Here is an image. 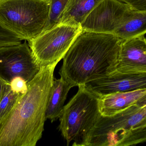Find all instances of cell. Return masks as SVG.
<instances>
[{"instance_id": "obj_1", "label": "cell", "mask_w": 146, "mask_h": 146, "mask_svg": "<svg viewBox=\"0 0 146 146\" xmlns=\"http://www.w3.org/2000/svg\"><path fill=\"white\" fill-rule=\"evenodd\" d=\"M57 64L41 67L27 89L0 124V146H35L41 139Z\"/></svg>"}, {"instance_id": "obj_2", "label": "cell", "mask_w": 146, "mask_h": 146, "mask_svg": "<svg viewBox=\"0 0 146 146\" xmlns=\"http://www.w3.org/2000/svg\"><path fill=\"white\" fill-rule=\"evenodd\" d=\"M123 40L113 34L82 31L63 57L60 75L78 87L114 73Z\"/></svg>"}, {"instance_id": "obj_3", "label": "cell", "mask_w": 146, "mask_h": 146, "mask_svg": "<svg viewBox=\"0 0 146 146\" xmlns=\"http://www.w3.org/2000/svg\"><path fill=\"white\" fill-rule=\"evenodd\" d=\"M145 106L137 104L110 116H100L85 146H127L146 142Z\"/></svg>"}, {"instance_id": "obj_4", "label": "cell", "mask_w": 146, "mask_h": 146, "mask_svg": "<svg viewBox=\"0 0 146 146\" xmlns=\"http://www.w3.org/2000/svg\"><path fill=\"white\" fill-rule=\"evenodd\" d=\"M50 4V0H0V25L29 41L42 31Z\"/></svg>"}, {"instance_id": "obj_5", "label": "cell", "mask_w": 146, "mask_h": 146, "mask_svg": "<svg viewBox=\"0 0 146 146\" xmlns=\"http://www.w3.org/2000/svg\"><path fill=\"white\" fill-rule=\"evenodd\" d=\"M65 105L60 117L59 130L67 145L85 146L87 139L100 115L99 98L84 85Z\"/></svg>"}, {"instance_id": "obj_6", "label": "cell", "mask_w": 146, "mask_h": 146, "mask_svg": "<svg viewBox=\"0 0 146 146\" xmlns=\"http://www.w3.org/2000/svg\"><path fill=\"white\" fill-rule=\"evenodd\" d=\"M82 31L81 25L58 23L28 41L41 67L57 64Z\"/></svg>"}, {"instance_id": "obj_7", "label": "cell", "mask_w": 146, "mask_h": 146, "mask_svg": "<svg viewBox=\"0 0 146 146\" xmlns=\"http://www.w3.org/2000/svg\"><path fill=\"white\" fill-rule=\"evenodd\" d=\"M40 68L27 41L0 48V77L9 84L17 77L28 83Z\"/></svg>"}, {"instance_id": "obj_8", "label": "cell", "mask_w": 146, "mask_h": 146, "mask_svg": "<svg viewBox=\"0 0 146 146\" xmlns=\"http://www.w3.org/2000/svg\"><path fill=\"white\" fill-rule=\"evenodd\" d=\"M132 9L118 0H104L81 24L82 31L113 34Z\"/></svg>"}, {"instance_id": "obj_9", "label": "cell", "mask_w": 146, "mask_h": 146, "mask_svg": "<svg viewBox=\"0 0 146 146\" xmlns=\"http://www.w3.org/2000/svg\"><path fill=\"white\" fill-rule=\"evenodd\" d=\"M84 85L99 99L113 93L146 88V73H121L115 72Z\"/></svg>"}, {"instance_id": "obj_10", "label": "cell", "mask_w": 146, "mask_h": 146, "mask_svg": "<svg viewBox=\"0 0 146 146\" xmlns=\"http://www.w3.org/2000/svg\"><path fill=\"white\" fill-rule=\"evenodd\" d=\"M115 72L121 73H146L145 36L123 40Z\"/></svg>"}, {"instance_id": "obj_11", "label": "cell", "mask_w": 146, "mask_h": 146, "mask_svg": "<svg viewBox=\"0 0 146 146\" xmlns=\"http://www.w3.org/2000/svg\"><path fill=\"white\" fill-rule=\"evenodd\" d=\"M146 96V88L117 93L99 99L100 115L110 116L138 103Z\"/></svg>"}, {"instance_id": "obj_12", "label": "cell", "mask_w": 146, "mask_h": 146, "mask_svg": "<svg viewBox=\"0 0 146 146\" xmlns=\"http://www.w3.org/2000/svg\"><path fill=\"white\" fill-rule=\"evenodd\" d=\"M73 87L72 84L62 77L54 79L46 108V120L49 119L53 123L60 118L68 92Z\"/></svg>"}, {"instance_id": "obj_13", "label": "cell", "mask_w": 146, "mask_h": 146, "mask_svg": "<svg viewBox=\"0 0 146 146\" xmlns=\"http://www.w3.org/2000/svg\"><path fill=\"white\" fill-rule=\"evenodd\" d=\"M103 1L69 0L58 23L80 25L93 9Z\"/></svg>"}, {"instance_id": "obj_14", "label": "cell", "mask_w": 146, "mask_h": 146, "mask_svg": "<svg viewBox=\"0 0 146 146\" xmlns=\"http://www.w3.org/2000/svg\"><path fill=\"white\" fill-rule=\"evenodd\" d=\"M146 33V11L131 10L113 35L125 40Z\"/></svg>"}, {"instance_id": "obj_15", "label": "cell", "mask_w": 146, "mask_h": 146, "mask_svg": "<svg viewBox=\"0 0 146 146\" xmlns=\"http://www.w3.org/2000/svg\"><path fill=\"white\" fill-rule=\"evenodd\" d=\"M24 94L15 91L10 85L0 102V124L12 111Z\"/></svg>"}, {"instance_id": "obj_16", "label": "cell", "mask_w": 146, "mask_h": 146, "mask_svg": "<svg viewBox=\"0 0 146 146\" xmlns=\"http://www.w3.org/2000/svg\"><path fill=\"white\" fill-rule=\"evenodd\" d=\"M50 8L48 20L42 31L52 28L59 23L69 0H50Z\"/></svg>"}, {"instance_id": "obj_17", "label": "cell", "mask_w": 146, "mask_h": 146, "mask_svg": "<svg viewBox=\"0 0 146 146\" xmlns=\"http://www.w3.org/2000/svg\"><path fill=\"white\" fill-rule=\"evenodd\" d=\"M22 40L0 25V48L21 43Z\"/></svg>"}, {"instance_id": "obj_18", "label": "cell", "mask_w": 146, "mask_h": 146, "mask_svg": "<svg viewBox=\"0 0 146 146\" xmlns=\"http://www.w3.org/2000/svg\"><path fill=\"white\" fill-rule=\"evenodd\" d=\"M127 4L132 10L146 11V0H118Z\"/></svg>"}, {"instance_id": "obj_19", "label": "cell", "mask_w": 146, "mask_h": 146, "mask_svg": "<svg viewBox=\"0 0 146 146\" xmlns=\"http://www.w3.org/2000/svg\"><path fill=\"white\" fill-rule=\"evenodd\" d=\"M10 85L12 89L22 93H25L27 89V83L20 77L14 79L10 83Z\"/></svg>"}, {"instance_id": "obj_20", "label": "cell", "mask_w": 146, "mask_h": 146, "mask_svg": "<svg viewBox=\"0 0 146 146\" xmlns=\"http://www.w3.org/2000/svg\"><path fill=\"white\" fill-rule=\"evenodd\" d=\"M10 85V84H9L0 77V102L1 101Z\"/></svg>"}, {"instance_id": "obj_21", "label": "cell", "mask_w": 146, "mask_h": 146, "mask_svg": "<svg viewBox=\"0 0 146 146\" xmlns=\"http://www.w3.org/2000/svg\"><path fill=\"white\" fill-rule=\"evenodd\" d=\"M145 120L143 121V122L141 123V128H143L146 127V105L145 107Z\"/></svg>"}]
</instances>
